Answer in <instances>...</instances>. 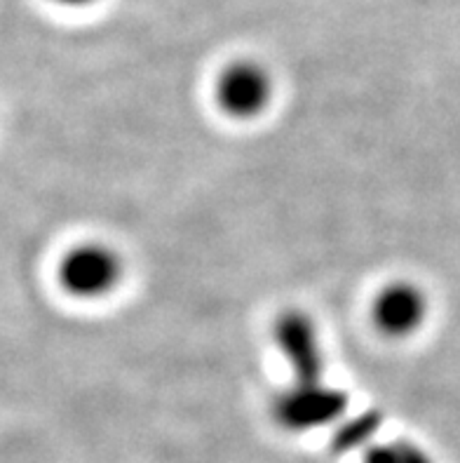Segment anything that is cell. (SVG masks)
<instances>
[{"label": "cell", "instance_id": "6da1fadb", "mask_svg": "<svg viewBox=\"0 0 460 463\" xmlns=\"http://www.w3.org/2000/svg\"><path fill=\"white\" fill-rule=\"evenodd\" d=\"M59 285L76 299H101L120 285L123 261L116 250L99 242H85L61 257L57 269Z\"/></svg>", "mask_w": 460, "mask_h": 463}, {"label": "cell", "instance_id": "8992f818", "mask_svg": "<svg viewBox=\"0 0 460 463\" xmlns=\"http://www.w3.org/2000/svg\"><path fill=\"white\" fill-rule=\"evenodd\" d=\"M52 3H59V5H66V7H85L94 0H52Z\"/></svg>", "mask_w": 460, "mask_h": 463}, {"label": "cell", "instance_id": "5b68a950", "mask_svg": "<svg viewBox=\"0 0 460 463\" xmlns=\"http://www.w3.org/2000/svg\"><path fill=\"white\" fill-rule=\"evenodd\" d=\"M426 316V301L411 285H390L373 304V323L388 336L411 335Z\"/></svg>", "mask_w": 460, "mask_h": 463}, {"label": "cell", "instance_id": "3957f363", "mask_svg": "<svg viewBox=\"0 0 460 463\" xmlns=\"http://www.w3.org/2000/svg\"><path fill=\"white\" fill-rule=\"evenodd\" d=\"M275 339L292 363L296 383H317L322 374V353L314 325L304 313H286L275 325Z\"/></svg>", "mask_w": 460, "mask_h": 463}, {"label": "cell", "instance_id": "277c9868", "mask_svg": "<svg viewBox=\"0 0 460 463\" xmlns=\"http://www.w3.org/2000/svg\"><path fill=\"white\" fill-rule=\"evenodd\" d=\"M343 395L332 388H324L320 382L296 383L292 391L280 395L275 411L289 429H305V426H317L333 419L343 410Z\"/></svg>", "mask_w": 460, "mask_h": 463}, {"label": "cell", "instance_id": "7a4b0ae2", "mask_svg": "<svg viewBox=\"0 0 460 463\" xmlns=\"http://www.w3.org/2000/svg\"><path fill=\"white\" fill-rule=\"evenodd\" d=\"M273 99V80L268 71L254 61H235L216 80V104L238 120L261 116Z\"/></svg>", "mask_w": 460, "mask_h": 463}]
</instances>
